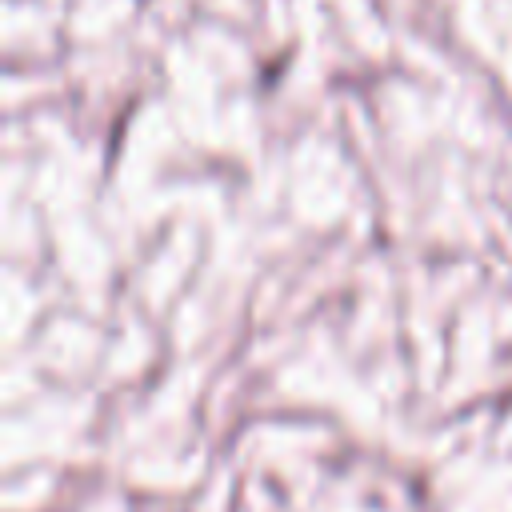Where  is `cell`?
Wrapping results in <instances>:
<instances>
[]
</instances>
